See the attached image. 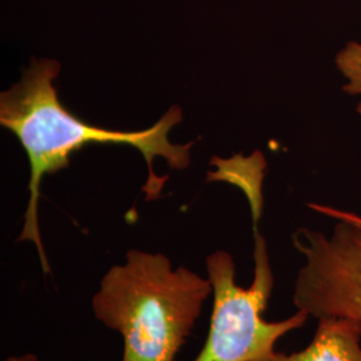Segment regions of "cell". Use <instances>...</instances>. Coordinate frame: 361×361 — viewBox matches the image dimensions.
Listing matches in <instances>:
<instances>
[{
  "label": "cell",
  "mask_w": 361,
  "mask_h": 361,
  "mask_svg": "<svg viewBox=\"0 0 361 361\" xmlns=\"http://www.w3.org/2000/svg\"><path fill=\"white\" fill-rule=\"evenodd\" d=\"M255 273L249 286L235 281L232 255L217 250L207 258V279L213 286V312L207 341L193 361H269L285 335L301 329L310 316L297 310L280 322H268L274 276L265 238L255 228Z\"/></svg>",
  "instance_id": "3957f363"
},
{
  "label": "cell",
  "mask_w": 361,
  "mask_h": 361,
  "mask_svg": "<svg viewBox=\"0 0 361 361\" xmlns=\"http://www.w3.org/2000/svg\"><path fill=\"white\" fill-rule=\"evenodd\" d=\"M310 207L336 224L329 235L305 228L292 234L293 245L304 257L293 304L316 320L350 317L361 322V217L319 204Z\"/></svg>",
  "instance_id": "277c9868"
},
{
  "label": "cell",
  "mask_w": 361,
  "mask_h": 361,
  "mask_svg": "<svg viewBox=\"0 0 361 361\" xmlns=\"http://www.w3.org/2000/svg\"><path fill=\"white\" fill-rule=\"evenodd\" d=\"M336 66L347 80L343 90L349 95H361V43L348 42L336 55ZM356 111L361 118V102Z\"/></svg>",
  "instance_id": "8992f818"
},
{
  "label": "cell",
  "mask_w": 361,
  "mask_h": 361,
  "mask_svg": "<svg viewBox=\"0 0 361 361\" xmlns=\"http://www.w3.org/2000/svg\"><path fill=\"white\" fill-rule=\"evenodd\" d=\"M6 361H42L39 359L37 355H34V353H23V355H15V356H10V357H7Z\"/></svg>",
  "instance_id": "52a82bcc"
},
{
  "label": "cell",
  "mask_w": 361,
  "mask_h": 361,
  "mask_svg": "<svg viewBox=\"0 0 361 361\" xmlns=\"http://www.w3.org/2000/svg\"><path fill=\"white\" fill-rule=\"evenodd\" d=\"M59 73L58 61L32 59L22 79L0 95V125L19 140L30 162L25 225L16 241L35 245L46 274L51 273V268L42 243L38 221L40 183L46 174L68 168L71 155L89 145H126L143 155L149 170L143 192L147 200H157L168 177L155 174V158H164L170 169H186L193 147V142L174 145L169 141L170 130L182 121L178 106L170 107L152 128L140 131L104 129L79 119L62 104L54 87Z\"/></svg>",
  "instance_id": "6da1fadb"
},
{
  "label": "cell",
  "mask_w": 361,
  "mask_h": 361,
  "mask_svg": "<svg viewBox=\"0 0 361 361\" xmlns=\"http://www.w3.org/2000/svg\"><path fill=\"white\" fill-rule=\"evenodd\" d=\"M212 296L207 276L173 269L162 253L133 249L104 273L91 310L122 337V361H176Z\"/></svg>",
  "instance_id": "7a4b0ae2"
},
{
  "label": "cell",
  "mask_w": 361,
  "mask_h": 361,
  "mask_svg": "<svg viewBox=\"0 0 361 361\" xmlns=\"http://www.w3.org/2000/svg\"><path fill=\"white\" fill-rule=\"evenodd\" d=\"M269 361H361V322L350 317L319 319L307 348L276 352Z\"/></svg>",
  "instance_id": "5b68a950"
}]
</instances>
